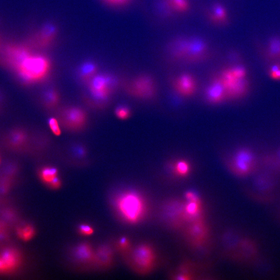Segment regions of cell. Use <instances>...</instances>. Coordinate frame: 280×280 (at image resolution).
<instances>
[{
    "label": "cell",
    "mask_w": 280,
    "mask_h": 280,
    "mask_svg": "<svg viewBox=\"0 0 280 280\" xmlns=\"http://www.w3.org/2000/svg\"><path fill=\"white\" fill-rule=\"evenodd\" d=\"M10 64L23 79L31 83L44 79L48 76L51 69L49 58L41 54H34L30 49Z\"/></svg>",
    "instance_id": "obj_1"
},
{
    "label": "cell",
    "mask_w": 280,
    "mask_h": 280,
    "mask_svg": "<svg viewBox=\"0 0 280 280\" xmlns=\"http://www.w3.org/2000/svg\"><path fill=\"white\" fill-rule=\"evenodd\" d=\"M206 41L198 38H180L173 41L169 52L177 60L196 63L205 59L209 53Z\"/></svg>",
    "instance_id": "obj_2"
},
{
    "label": "cell",
    "mask_w": 280,
    "mask_h": 280,
    "mask_svg": "<svg viewBox=\"0 0 280 280\" xmlns=\"http://www.w3.org/2000/svg\"><path fill=\"white\" fill-rule=\"evenodd\" d=\"M115 207L127 222L136 224L144 217L146 207L143 198L134 192H127L117 198Z\"/></svg>",
    "instance_id": "obj_3"
},
{
    "label": "cell",
    "mask_w": 280,
    "mask_h": 280,
    "mask_svg": "<svg viewBox=\"0 0 280 280\" xmlns=\"http://www.w3.org/2000/svg\"><path fill=\"white\" fill-rule=\"evenodd\" d=\"M227 166L236 176L246 177L255 171L258 166V159L250 148L241 147L228 159Z\"/></svg>",
    "instance_id": "obj_4"
},
{
    "label": "cell",
    "mask_w": 280,
    "mask_h": 280,
    "mask_svg": "<svg viewBox=\"0 0 280 280\" xmlns=\"http://www.w3.org/2000/svg\"><path fill=\"white\" fill-rule=\"evenodd\" d=\"M128 94L139 99L149 100L156 97L157 86L156 81L147 74L140 75L125 85Z\"/></svg>",
    "instance_id": "obj_5"
},
{
    "label": "cell",
    "mask_w": 280,
    "mask_h": 280,
    "mask_svg": "<svg viewBox=\"0 0 280 280\" xmlns=\"http://www.w3.org/2000/svg\"><path fill=\"white\" fill-rule=\"evenodd\" d=\"M58 120L67 131L77 133L83 131L88 123L86 111L77 107H68L58 112Z\"/></svg>",
    "instance_id": "obj_6"
},
{
    "label": "cell",
    "mask_w": 280,
    "mask_h": 280,
    "mask_svg": "<svg viewBox=\"0 0 280 280\" xmlns=\"http://www.w3.org/2000/svg\"><path fill=\"white\" fill-rule=\"evenodd\" d=\"M225 86L227 100H235L246 95L249 89V82L246 77L237 78L230 69H226L219 74Z\"/></svg>",
    "instance_id": "obj_7"
},
{
    "label": "cell",
    "mask_w": 280,
    "mask_h": 280,
    "mask_svg": "<svg viewBox=\"0 0 280 280\" xmlns=\"http://www.w3.org/2000/svg\"><path fill=\"white\" fill-rule=\"evenodd\" d=\"M155 262V253L146 244H140L131 253V263L139 272H146L153 268Z\"/></svg>",
    "instance_id": "obj_8"
},
{
    "label": "cell",
    "mask_w": 280,
    "mask_h": 280,
    "mask_svg": "<svg viewBox=\"0 0 280 280\" xmlns=\"http://www.w3.org/2000/svg\"><path fill=\"white\" fill-rule=\"evenodd\" d=\"M113 82L110 75L98 73L88 83L91 95L99 100H106L112 92Z\"/></svg>",
    "instance_id": "obj_9"
},
{
    "label": "cell",
    "mask_w": 280,
    "mask_h": 280,
    "mask_svg": "<svg viewBox=\"0 0 280 280\" xmlns=\"http://www.w3.org/2000/svg\"><path fill=\"white\" fill-rule=\"evenodd\" d=\"M205 97L210 104L217 105L227 100L225 86L219 75L213 77L206 88Z\"/></svg>",
    "instance_id": "obj_10"
},
{
    "label": "cell",
    "mask_w": 280,
    "mask_h": 280,
    "mask_svg": "<svg viewBox=\"0 0 280 280\" xmlns=\"http://www.w3.org/2000/svg\"><path fill=\"white\" fill-rule=\"evenodd\" d=\"M173 88L181 97L190 98L196 92L197 80L192 74L184 73L174 79Z\"/></svg>",
    "instance_id": "obj_11"
},
{
    "label": "cell",
    "mask_w": 280,
    "mask_h": 280,
    "mask_svg": "<svg viewBox=\"0 0 280 280\" xmlns=\"http://www.w3.org/2000/svg\"><path fill=\"white\" fill-rule=\"evenodd\" d=\"M58 27L55 23L49 21L45 23L40 30L37 39L40 48H48L56 38Z\"/></svg>",
    "instance_id": "obj_12"
},
{
    "label": "cell",
    "mask_w": 280,
    "mask_h": 280,
    "mask_svg": "<svg viewBox=\"0 0 280 280\" xmlns=\"http://www.w3.org/2000/svg\"><path fill=\"white\" fill-rule=\"evenodd\" d=\"M114 252L107 244H102L95 250L94 265L101 269H106L113 264Z\"/></svg>",
    "instance_id": "obj_13"
},
{
    "label": "cell",
    "mask_w": 280,
    "mask_h": 280,
    "mask_svg": "<svg viewBox=\"0 0 280 280\" xmlns=\"http://www.w3.org/2000/svg\"><path fill=\"white\" fill-rule=\"evenodd\" d=\"M74 255L75 259L81 263L94 265L95 250L88 242L78 244L74 249Z\"/></svg>",
    "instance_id": "obj_14"
},
{
    "label": "cell",
    "mask_w": 280,
    "mask_h": 280,
    "mask_svg": "<svg viewBox=\"0 0 280 280\" xmlns=\"http://www.w3.org/2000/svg\"><path fill=\"white\" fill-rule=\"evenodd\" d=\"M19 257L13 250H6L0 255V272H5L17 267L19 263Z\"/></svg>",
    "instance_id": "obj_15"
},
{
    "label": "cell",
    "mask_w": 280,
    "mask_h": 280,
    "mask_svg": "<svg viewBox=\"0 0 280 280\" xmlns=\"http://www.w3.org/2000/svg\"><path fill=\"white\" fill-rule=\"evenodd\" d=\"M78 74L81 80L89 83V81L98 74V66L93 62L87 61L80 65Z\"/></svg>",
    "instance_id": "obj_16"
},
{
    "label": "cell",
    "mask_w": 280,
    "mask_h": 280,
    "mask_svg": "<svg viewBox=\"0 0 280 280\" xmlns=\"http://www.w3.org/2000/svg\"><path fill=\"white\" fill-rule=\"evenodd\" d=\"M61 102V95L56 89H50L46 91L43 97L44 107L49 110L55 109Z\"/></svg>",
    "instance_id": "obj_17"
},
{
    "label": "cell",
    "mask_w": 280,
    "mask_h": 280,
    "mask_svg": "<svg viewBox=\"0 0 280 280\" xmlns=\"http://www.w3.org/2000/svg\"><path fill=\"white\" fill-rule=\"evenodd\" d=\"M228 18L226 9L220 4H215L210 13V18L215 23L225 22Z\"/></svg>",
    "instance_id": "obj_18"
},
{
    "label": "cell",
    "mask_w": 280,
    "mask_h": 280,
    "mask_svg": "<svg viewBox=\"0 0 280 280\" xmlns=\"http://www.w3.org/2000/svg\"><path fill=\"white\" fill-rule=\"evenodd\" d=\"M267 55L271 59L280 60V38H273L268 43Z\"/></svg>",
    "instance_id": "obj_19"
},
{
    "label": "cell",
    "mask_w": 280,
    "mask_h": 280,
    "mask_svg": "<svg viewBox=\"0 0 280 280\" xmlns=\"http://www.w3.org/2000/svg\"><path fill=\"white\" fill-rule=\"evenodd\" d=\"M58 170L53 167L47 166L40 171V177L46 184L49 185L55 178L58 177Z\"/></svg>",
    "instance_id": "obj_20"
},
{
    "label": "cell",
    "mask_w": 280,
    "mask_h": 280,
    "mask_svg": "<svg viewBox=\"0 0 280 280\" xmlns=\"http://www.w3.org/2000/svg\"><path fill=\"white\" fill-rule=\"evenodd\" d=\"M201 203L199 201H189L185 207V216L187 218H196L201 212Z\"/></svg>",
    "instance_id": "obj_21"
},
{
    "label": "cell",
    "mask_w": 280,
    "mask_h": 280,
    "mask_svg": "<svg viewBox=\"0 0 280 280\" xmlns=\"http://www.w3.org/2000/svg\"><path fill=\"white\" fill-rule=\"evenodd\" d=\"M174 171L178 176H188L191 171L190 163L185 159H180L174 163Z\"/></svg>",
    "instance_id": "obj_22"
},
{
    "label": "cell",
    "mask_w": 280,
    "mask_h": 280,
    "mask_svg": "<svg viewBox=\"0 0 280 280\" xmlns=\"http://www.w3.org/2000/svg\"><path fill=\"white\" fill-rule=\"evenodd\" d=\"M170 8L179 13L185 12L189 9V0H167Z\"/></svg>",
    "instance_id": "obj_23"
},
{
    "label": "cell",
    "mask_w": 280,
    "mask_h": 280,
    "mask_svg": "<svg viewBox=\"0 0 280 280\" xmlns=\"http://www.w3.org/2000/svg\"><path fill=\"white\" fill-rule=\"evenodd\" d=\"M265 161L267 165L280 171V147L273 154L266 157Z\"/></svg>",
    "instance_id": "obj_24"
},
{
    "label": "cell",
    "mask_w": 280,
    "mask_h": 280,
    "mask_svg": "<svg viewBox=\"0 0 280 280\" xmlns=\"http://www.w3.org/2000/svg\"><path fill=\"white\" fill-rule=\"evenodd\" d=\"M36 234V231L34 228L30 225H26L18 230L19 237L23 240L29 241L31 240Z\"/></svg>",
    "instance_id": "obj_25"
},
{
    "label": "cell",
    "mask_w": 280,
    "mask_h": 280,
    "mask_svg": "<svg viewBox=\"0 0 280 280\" xmlns=\"http://www.w3.org/2000/svg\"><path fill=\"white\" fill-rule=\"evenodd\" d=\"M117 118L120 120H126L131 118L132 113L131 110L125 106L117 108L115 111Z\"/></svg>",
    "instance_id": "obj_26"
},
{
    "label": "cell",
    "mask_w": 280,
    "mask_h": 280,
    "mask_svg": "<svg viewBox=\"0 0 280 280\" xmlns=\"http://www.w3.org/2000/svg\"><path fill=\"white\" fill-rule=\"evenodd\" d=\"M48 125L50 129L56 136H61L62 134V130L61 124L58 119L55 118H51L49 120Z\"/></svg>",
    "instance_id": "obj_27"
},
{
    "label": "cell",
    "mask_w": 280,
    "mask_h": 280,
    "mask_svg": "<svg viewBox=\"0 0 280 280\" xmlns=\"http://www.w3.org/2000/svg\"><path fill=\"white\" fill-rule=\"evenodd\" d=\"M78 231L81 235L89 236L93 234L95 230L93 228L87 224H82L79 225Z\"/></svg>",
    "instance_id": "obj_28"
},
{
    "label": "cell",
    "mask_w": 280,
    "mask_h": 280,
    "mask_svg": "<svg viewBox=\"0 0 280 280\" xmlns=\"http://www.w3.org/2000/svg\"><path fill=\"white\" fill-rule=\"evenodd\" d=\"M233 75L237 78H243L247 76V70L242 66H236L230 68Z\"/></svg>",
    "instance_id": "obj_29"
},
{
    "label": "cell",
    "mask_w": 280,
    "mask_h": 280,
    "mask_svg": "<svg viewBox=\"0 0 280 280\" xmlns=\"http://www.w3.org/2000/svg\"><path fill=\"white\" fill-rule=\"evenodd\" d=\"M269 74L273 79L280 80V65L272 66L269 70Z\"/></svg>",
    "instance_id": "obj_30"
},
{
    "label": "cell",
    "mask_w": 280,
    "mask_h": 280,
    "mask_svg": "<svg viewBox=\"0 0 280 280\" xmlns=\"http://www.w3.org/2000/svg\"><path fill=\"white\" fill-rule=\"evenodd\" d=\"M130 242L126 237H122L119 239L118 243L119 249L122 251L127 250L130 247Z\"/></svg>",
    "instance_id": "obj_31"
},
{
    "label": "cell",
    "mask_w": 280,
    "mask_h": 280,
    "mask_svg": "<svg viewBox=\"0 0 280 280\" xmlns=\"http://www.w3.org/2000/svg\"><path fill=\"white\" fill-rule=\"evenodd\" d=\"M62 182L61 179L57 177L49 185L50 188L53 190H58L61 188Z\"/></svg>",
    "instance_id": "obj_32"
},
{
    "label": "cell",
    "mask_w": 280,
    "mask_h": 280,
    "mask_svg": "<svg viewBox=\"0 0 280 280\" xmlns=\"http://www.w3.org/2000/svg\"><path fill=\"white\" fill-rule=\"evenodd\" d=\"M107 3L113 6H122L129 2L130 0H103Z\"/></svg>",
    "instance_id": "obj_33"
}]
</instances>
